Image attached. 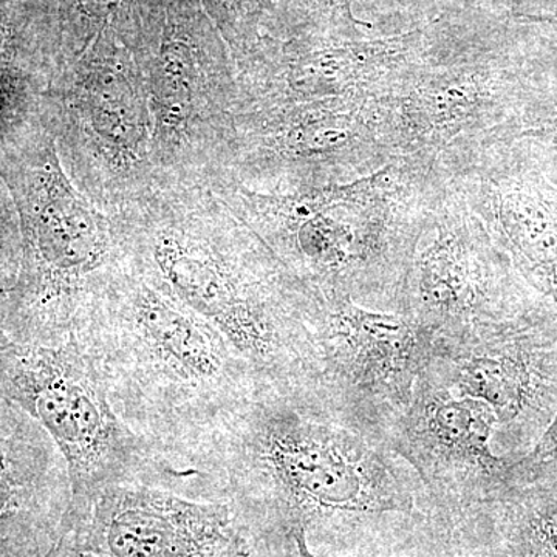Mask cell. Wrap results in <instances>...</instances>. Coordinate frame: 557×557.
Returning <instances> with one entry per match:
<instances>
[{
  "label": "cell",
  "mask_w": 557,
  "mask_h": 557,
  "mask_svg": "<svg viewBox=\"0 0 557 557\" xmlns=\"http://www.w3.org/2000/svg\"><path fill=\"white\" fill-rule=\"evenodd\" d=\"M201 454L234 497L276 512L292 533L409 512L421 483L384 437L306 386L262 384Z\"/></svg>",
  "instance_id": "1"
},
{
  "label": "cell",
  "mask_w": 557,
  "mask_h": 557,
  "mask_svg": "<svg viewBox=\"0 0 557 557\" xmlns=\"http://www.w3.org/2000/svg\"><path fill=\"white\" fill-rule=\"evenodd\" d=\"M79 327L121 418L160 456L203 448L262 381L207 319L150 277L106 285Z\"/></svg>",
  "instance_id": "2"
},
{
  "label": "cell",
  "mask_w": 557,
  "mask_h": 557,
  "mask_svg": "<svg viewBox=\"0 0 557 557\" xmlns=\"http://www.w3.org/2000/svg\"><path fill=\"white\" fill-rule=\"evenodd\" d=\"M0 392L61 450L69 469L67 515L106 487L185 475L121 418L100 355L81 327L46 339L0 338Z\"/></svg>",
  "instance_id": "3"
},
{
  "label": "cell",
  "mask_w": 557,
  "mask_h": 557,
  "mask_svg": "<svg viewBox=\"0 0 557 557\" xmlns=\"http://www.w3.org/2000/svg\"><path fill=\"white\" fill-rule=\"evenodd\" d=\"M149 262L150 278L214 325L263 384L310 386L311 296L281 263L172 233L157 237Z\"/></svg>",
  "instance_id": "4"
},
{
  "label": "cell",
  "mask_w": 557,
  "mask_h": 557,
  "mask_svg": "<svg viewBox=\"0 0 557 557\" xmlns=\"http://www.w3.org/2000/svg\"><path fill=\"white\" fill-rule=\"evenodd\" d=\"M309 327L310 387L384 437L428 369L434 336L406 314L369 310L338 293H311Z\"/></svg>",
  "instance_id": "5"
},
{
  "label": "cell",
  "mask_w": 557,
  "mask_h": 557,
  "mask_svg": "<svg viewBox=\"0 0 557 557\" xmlns=\"http://www.w3.org/2000/svg\"><path fill=\"white\" fill-rule=\"evenodd\" d=\"M418 242L395 309L434 339L475 335L553 306L520 277L471 209L440 205Z\"/></svg>",
  "instance_id": "6"
},
{
  "label": "cell",
  "mask_w": 557,
  "mask_h": 557,
  "mask_svg": "<svg viewBox=\"0 0 557 557\" xmlns=\"http://www.w3.org/2000/svg\"><path fill=\"white\" fill-rule=\"evenodd\" d=\"M249 544L228 502L188 500L143 482L101 491L65 516L47 557H248Z\"/></svg>",
  "instance_id": "7"
},
{
  "label": "cell",
  "mask_w": 557,
  "mask_h": 557,
  "mask_svg": "<svg viewBox=\"0 0 557 557\" xmlns=\"http://www.w3.org/2000/svg\"><path fill=\"white\" fill-rule=\"evenodd\" d=\"M429 379L456 397L482 399L497 429L541 437L557 410V309L454 339H434Z\"/></svg>",
  "instance_id": "8"
},
{
  "label": "cell",
  "mask_w": 557,
  "mask_h": 557,
  "mask_svg": "<svg viewBox=\"0 0 557 557\" xmlns=\"http://www.w3.org/2000/svg\"><path fill=\"white\" fill-rule=\"evenodd\" d=\"M528 61L508 51L474 61L410 65L386 94L388 138L397 159L434 163L458 135L507 138L525 90Z\"/></svg>",
  "instance_id": "9"
},
{
  "label": "cell",
  "mask_w": 557,
  "mask_h": 557,
  "mask_svg": "<svg viewBox=\"0 0 557 557\" xmlns=\"http://www.w3.org/2000/svg\"><path fill=\"white\" fill-rule=\"evenodd\" d=\"M497 423L485 401L456 397L424 370L406 408L388 423L384 440L438 504L465 507L511 479V458L493 450Z\"/></svg>",
  "instance_id": "10"
},
{
  "label": "cell",
  "mask_w": 557,
  "mask_h": 557,
  "mask_svg": "<svg viewBox=\"0 0 557 557\" xmlns=\"http://www.w3.org/2000/svg\"><path fill=\"white\" fill-rule=\"evenodd\" d=\"M486 143L471 212L520 277L557 309V185L522 141Z\"/></svg>",
  "instance_id": "11"
},
{
  "label": "cell",
  "mask_w": 557,
  "mask_h": 557,
  "mask_svg": "<svg viewBox=\"0 0 557 557\" xmlns=\"http://www.w3.org/2000/svg\"><path fill=\"white\" fill-rule=\"evenodd\" d=\"M70 504L67 463L35 418L0 392V545L47 557Z\"/></svg>",
  "instance_id": "12"
},
{
  "label": "cell",
  "mask_w": 557,
  "mask_h": 557,
  "mask_svg": "<svg viewBox=\"0 0 557 557\" xmlns=\"http://www.w3.org/2000/svg\"><path fill=\"white\" fill-rule=\"evenodd\" d=\"M468 505L485 515L498 557H557V472H511L507 485Z\"/></svg>",
  "instance_id": "13"
},
{
  "label": "cell",
  "mask_w": 557,
  "mask_h": 557,
  "mask_svg": "<svg viewBox=\"0 0 557 557\" xmlns=\"http://www.w3.org/2000/svg\"><path fill=\"white\" fill-rule=\"evenodd\" d=\"M507 139L557 153V62L528 61L525 90Z\"/></svg>",
  "instance_id": "14"
},
{
  "label": "cell",
  "mask_w": 557,
  "mask_h": 557,
  "mask_svg": "<svg viewBox=\"0 0 557 557\" xmlns=\"http://www.w3.org/2000/svg\"><path fill=\"white\" fill-rule=\"evenodd\" d=\"M511 471L515 474L557 472V410L533 448L515 460L511 458Z\"/></svg>",
  "instance_id": "15"
},
{
  "label": "cell",
  "mask_w": 557,
  "mask_h": 557,
  "mask_svg": "<svg viewBox=\"0 0 557 557\" xmlns=\"http://www.w3.org/2000/svg\"><path fill=\"white\" fill-rule=\"evenodd\" d=\"M509 17L518 24L557 27V13H515L509 14Z\"/></svg>",
  "instance_id": "16"
},
{
  "label": "cell",
  "mask_w": 557,
  "mask_h": 557,
  "mask_svg": "<svg viewBox=\"0 0 557 557\" xmlns=\"http://www.w3.org/2000/svg\"><path fill=\"white\" fill-rule=\"evenodd\" d=\"M527 2H530V0H494V3H496L497 7H500V9L511 11L509 14L516 13V10L525 5Z\"/></svg>",
  "instance_id": "17"
},
{
  "label": "cell",
  "mask_w": 557,
  "mask_h": 557,
  "mask_svg": "<svg viewBox=\"0 0 557 557\" xmlns=\"http://www.w3.org/2000/svg\"><path fill=\"white\" fill-rule=\"evenodd\" d=\"M399 2L406 3V5H432V3L437 2V0H399Z\"/></svg>",
  "instance_id": "18"
},
{
  "label": "cell",
  "mask_w": 557,
  "mask_h": 557,
  "mask_svg": "<svg viewBox=\"0 0 557 557\" xmlns=\"http://www.w3.org/2000/svg\"><path fill=\"white\" fill-rule=\"evenodd\" d=\"M0 557H22L21 555H17V553H14L13 549L3 547V545H0Z\"/></svg>",
  "instance_id": "19"
}]
</instances>
